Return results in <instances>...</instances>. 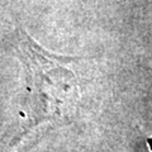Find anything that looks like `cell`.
<instances>
[{
  "label": "cell",
  "mask_w": 152,
  "mask_h": 152,
  "mask_svg": "<svg viewBox=\"0 0 152 152\" xmlns=\"http://www.w3.org/2000/svg\"><path fill=\"white\" fill-rule=\"evenodd\" d=\"M18 56L27 75V123L22 136L43 123L66 119L80 99L79 83L67 67L70 58L45 51L29 36H23Z\"/></svg>",
  "instance_id": "obj_1"
}]
</instances>
